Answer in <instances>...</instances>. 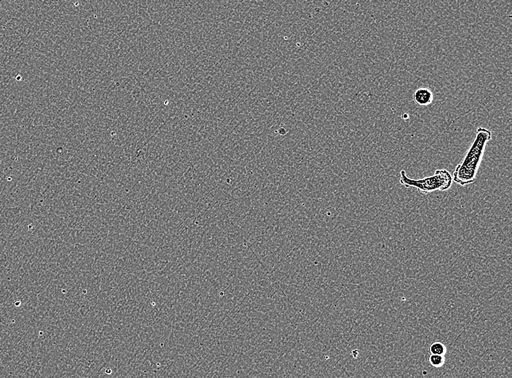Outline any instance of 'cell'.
I'll list each match as a JSON object with an SVG mask.
<instances>
[{"instance_id": "cell-5", "label": "cell", "mask_w": 512, "mask_h": 378, "mask_svg": "<svg viewBox=\"0 0 512 378\" xmlns=\"http://www.w3.org/2000/svg\"><path fill=\"white\" fill-rule=\"evenodd\" d=\"M429 361L431 365L436 368H439V367H442L445 363V357L442 355L431 354Z\"/></svg>"}, {"instance_id": "cell-1", "label": "cell", "mask_w": 512, "mask_h": 378, "mask_svg": "<svg viewBox=\"0 0 512 378\" xmlns=\"http://www.w3.org/2000/svg\"><path fill=\"white\" fill-rule=\"evenodd\" d=\"M492 139L488 129L479 127L476 131L474 142L467 150L462 163L456 166L453 172V181L461 187L470 185L475 181L479 168L483 161L488 142Z\"/></svg>"}, {"instance_id": "cell-2", "label": "cell", "mask_w": 512, "mask_h": 378, "mask_svg": "<svg viewBox=\"0 0 512 378\" xmlns=\"http://www.w3.org/2000/svg\"><path fill=\"white\" fill-rule=\"evenodd\" d=\"M399 183L405 188H415L422 194H428L436 191H445L451 188L453 177L445 169L435 171L431 176L420 179H413L407 175L405 170L400 171Z\"/></svg>"}, {"instance_id": "cell-3", "label": "cell", "mask_w": 512, "mask_h": 378, "mask_svg": "<svg viewBox=\"0 0 512 378\" xmlns=\"http://www.w3.org/2000/svg\"><path fill=\"white\" fill-rule=\"evenodd\" d=\"M433 93L426 88H420L414 94V101L419 106H428L433 102Z\"/></svg>"}, {"instance_id": "cell-4", "label": "cell", "mask_w": 512, "mask_h": 378, "mask_svg": "<svg viewBox=\"0 0 512 378\" xmlns=\"http://www.w3.org/2000/svg\"><path fill=\"white\" fill-rule=\"evenodd\" d=\"M431 354L444 355L447 353V347L440 341H435L429 346Z\"/></svg>"}]
</instances>
